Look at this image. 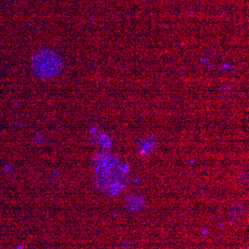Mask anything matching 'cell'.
<instances>
[{
	"mask_svg": "<svg viewBox=\"0 0 249 249\" xmlns=\"http://www.w3.org/2000/svg\"><path fill=\"white\" fill-rule=\"evenodd\" d=\"M31 64H33L34 71L43 79H49V77L57 75L61 68L60 59L49 50H40L35 53Z\"/></svg>",
	"mask_w": 249,
	"mask_h": 249,
	"instance_id": "6da1fadb",
	"label": "cell"
}]
</instances>
